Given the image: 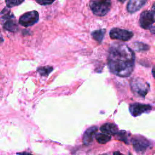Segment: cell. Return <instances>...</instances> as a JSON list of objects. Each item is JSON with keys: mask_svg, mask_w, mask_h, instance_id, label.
<instances>
[{"mask_svg": "<svg viewBox=\"0 0 155 155\" xmlns=\"http://www.w3.org/2000/svg\"><path fill=\"white\" fill-rule=\"evenodd\" d=\"M134 62V53L126 44L114 43L110 47L108 66L113 74L122 78L128 77L133 71Z\"/></svg>", "mask_w": 155, "mask_h": 155, "instance_id": "6da1fadb", "label": "cell"}, {"mask_svg": "<svg viewBox=\"0 0 155 155\" xmlns=\"http://www.w3.org/2000/svg\"><path fill=\"white\" fill-rule=\"evenodd\" d=\"M0 23L4 29L9 31L15 32L18 30L16 18L7 7L0 13Z\"/></svg>", "mask_w": 155, "mask_h": 155, "instance_id": "7a4b0ae2", "label": "cell"}, {"mask_svg": "<svg viewBox=\"0 0 155 155\" xmlns=\"http://www.w3.org/2000/svg\"><path fill=\"white\" fill-rule=\"evenodd\" d=\"M89 5L93 14L102 16L110 11L111 3L110 0H90Z\"/></svg>", "mask_w": 155, "mask_h": 155, "instance_id": "3957f363", "label": "cell"}, {"mask_svg": "<svg viewBox=\"0 0 155 155\" xmlns=\"http://www.w3.org/2000/svg\"><path fill=\"white\" fill-rule=\"evenodd\" d=\"M130 87L135 95L144 97L150 90L148 82L139 78H134L130 81Z\"/></svg>", "mask_w": 155, "mask_h": 155, "instance_id": "277c9868", "label": "cell"}, {"mask_svg": "<svg viewBox=\"0 0 155 155\" xmlns=\"http://www.w3.org/2000/svg\"><path fill=\"white\" fill-rule=\"evenodd\" d=\"M154 4L153 5V11H143L140 15L139 23L140 26L144 29L151 30L154 31V27L153 25L154 23Z\"/></svg>", "mask_w": 155, "mask_h": 155, "instance_id": "5b68a950", "label": "cell"}, {"mask_svg": "<svg viewBox=\"0 0 155 155\" xmlns=\"http://www.w3.org/2000/svg\"><path fill=\"white\" fill-rule=\"evenodd\" d=\"M39 20V13L37 11L33 10L23 14L19 19V23L25 27L36 24Z\"/></svg>", "mask_w": 155, "mask_h": 155, "instance_id": "8992f818", "label": "cell"}, {"mask_svg": "<svg viewBox=\"0 0 155 155\" xmlns=\"http://www.w3.org/2000/svg\"><path fill=\"white\" fill-rule=\"evenodd\" d=\"M109 35L110 38L113 39H117L123 41H127L133 36V33L132 31L119 28H112L110 30Z\"/></svg>", "mask_w": 155, "mask_h": 155, "instance_id": "52a82bcc", "label": "cell"}, {"mask_svg": "<svg viewBox=\"0 0 155 155\" xmlns=\"http://www.w3.org/2000/svg\"><path fill=\"white\" fill-rule=\"evenodd\" d=\"M152 109L150 105L140 103H134L130 105L129 110L133 116H139L142 113L149 112Z\"/></svg>", "mask_w": 155, "mask_h": 155, "instance_id": "ba28073f", "label": "cell"}, {"mask_svg": "<svg viewBox=\"0 0 155 155\" xmlns=\"http://www.w3.org/2000/svg\"><path fill=\"white\" fill-rule=\"evenodd\" d=\"M132 143L134 150L139 153H144L150 146V142L142 137H134L132 139Z\"/></svg>", "mask_w": 155, "mask_h": 155, "instance_id": "9c48e42d", "label": "cell"}, {"mask_svg": "<svg viewBox=\"0 0 155 155\" xmlns=\"http://www.w3.org/2000/svg\"><path fill=\"white\" fill-rule=\"evenodd\" d=\"M97 130H98V128L96 126L91 127L89 128H88L84 134V136H83L84 143L85 145H88L91 143L93 141V139L96 135Z\"/></svg>", "mask_w": 155, "mask_h": 155, "instance_id": "30bf717a", "label": "cell"}, {"mask_svg": "<svg viewBox=\"0 0 155 155\" xmlns=\"http://www.w3.org/2000/svg\"><path fill=\"white\" fill-rule=\"evenodd\" d=\"M147 0H129L127 4V10L134 13L139 10L147 2Z\"/></svg>", "mask_w": 155, "mask_h": 155, "instance_id": "8fae6325", "label": "cell"}, {"mask_svg": "<svg viewBox=\"0 0 155 155\" xmlns=\"http://www.w3.org/2000/svg\"><path fill=\"white\" fill-rule=\"evenodd\" d=\"M101 131L102 133L108 135H116L118 132V128L115 124L107 122L101 127Z\"/></svg>", "mask_w": 155, "mask_h": 155, "instance_id": "7c38bea8", "label": "cell"}, {"mask_svg": "<svg viewBox=\"0 0 155 155\" xmlns=\"http://www.w3.org/2000/svg\"><path fill=\"white\" fill-rule=\"evenodd\" d=\"M105 33V29H100L97 30H94L91 33V36L93 38L99 42H101L103 40L104 36Z\"/></svg>", "mask_w": 155, "mask_h": 155, "instance_id": "4fadbf2b", "label": "cell"}, {"mask_svg": "<svg viewBox=\"0 0 155 155\" xmlns=\"http://www.w3.org/2000/svg\"><path fill=\"white\" fill-rule=\"evenodd\" d=\"M95 137L97 142L101 144L106 143L107 142H109L111 138L110 135L104 133H99L98 134H96Z\"/></svg>", "mask_w": 155, "mask_h": 155, "instance_id": "5bb4252c", "label": "cell"}, {"mask_svg": "<svg viewBox=\"0 0 155 155\" xmlns=\"http://www.w3.org/2000/svg\"><path fill=\"white\" fill-rule=\"evenodd\" d=\"M38 72L41 75L46 76L48 75L53 70V67L50 66H45V67H41L38 68Z\"/></svg>", "mask_w": 155, "mask_h": 155, "instance_id": "9a60e30c", "label": "cell"}, {"mask_svg": "<svg viewBox=\"0 0 155 155\" xmlns=\"http://www.w3.org/2000/svg\"><path fill=\"white\" fill-rule=\"evenodd\" d=\"M24 1V0H5L7 7L9 8L19 5L23 2Z\"/></svg>", "mask_w": 155, "mask_h": 155, "instance_id": "2e32d148", "label": "cell"}, {"mask_svg": "<svg viewBox=\"0 0 155 155\" xmlns=\"http://www.w3.org/2000/svg\"><path fill=\"white\" fill-rule=\"evenodd\" d=\"M116 134L119 137V138H118L119 140H120L122 141H124L125 143H128V142H127L128 139L127 138V136H126V133L125 131H120V132L118 131L116 134Z\"/></svg>", "mask_w": 155, "mask_h": 155, "instance_id": "e0dca14e", "label": "cell"}, {"mask_svg": "<svg viewBox=\"0 0 155 155\" xmlns=\"http://www.w3.org/2000/svg\"><path fill=\"white\" fill-rule=\"evenodd\" d=\"M39 4L42 5H49L52 4L55 0H35Z\"/></svg>", "mask_w": 155, "mask_h": 155, "instance_id": "ac0fdd59", "label": "cell"}, {"mask_svg": "<svg viewBox=\"0 0 155 155\" xmlns=\"http://www.w3.org/2000/svg\"><path fill=\"white\" fill-rule=\"evenodd\" d=\"M4 41V38H3V36L1 34V33L0 32V44L2 43Z\"/></svg>", "mask_w": 155, "mask_h": 155, "instance_id": "d6986e66", "label": "cell"}, {"mask_svg": "<svg viewBox=\"0 0 155 155\" xmlns=\"http://www.w3.org/2000/svg\"><path fill=\"white\" fill-rule=\"evenodd\" d=\"M113 155H124L122 154H121L120 153H119V151H115L113 153Z\"/></svg>", "mask_w": 155, "mask_h": 155, "instance_id": "ffe728a7", "label": "cell"}, {"mask_svg": "<svg viewBox=\"0 0 155 155\" xmlns=\"http://www.w3.org/2000/svg\"><path fill=\"white\" fill-rule=\"evenodd\" d=\"M18 154H21V155H31L29 153H18Z\"/></svg>", "mask_w": 155, "mask_h": 155, "instance_id": "44dd1931", "label": "cell"}, {"mask_svg": "<svg viewBox=\"0 0 155 155\" xmlns=\"http://www.w3.org/2000/svg\"><path fill=\"white\" fill-rule=\"evenodd\" d=\"M118 1H119V2H122V3H124L125 1V0H117Z\"/></svg>", "mask_w": 155, "mask_h": 155, "instance_id": "7402d4cb", "label": "cell"}, {"mask_svg": "<svg viewBox=\"0 0 155 155\" xmlns=\"http://www.w3.org/2000/svg\"><path fill=\"white\" fill-rule=\"evenodd\" d=\"M101 155H107V154H101Z\"/></svg>", "mask_w": 155, "mask_h": 155, "instance_id": "603a6c76", "label": "cell"}]
</instances>
